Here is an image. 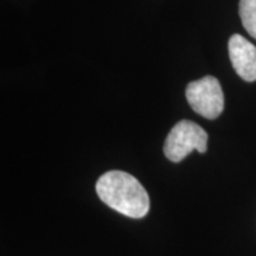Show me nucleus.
<instances>
[{"label": "nucleus", "instance_id": "nucleus-2", "mask_svg": "<svg viewBox=\"0 0 256 256\" xmlns=\"http://www.w3.org/2000/svg\"><path fill=\"white\" fill-rule=\"evenodd\" d=\"M208 148V133L200 124L188 120H182L170 130L165 140L164 153L174 162H182L192 151L206 153Z\"/></svg>", "mask_w": 256, "mask_h": 256}, {"label": "nucleus", "instance_id": "nucleus-5", "mask_svg": "<svg viewBox=\"0 0 256 256\" xmlns=\"http://www.w3.org/2000/svg\"><path fill=\"white\" fill-rule=\"evenodd\" d=\"M240 17L248 34L256 40V0H240Z\"/></svg>", "mask_w": 256, "mask_h": 256}, {"label": "nucleus", "instance_id": "nucleus-4", "mask_svg": "<svg viewBox=\"0 0 256 256\" xmlns=\"http://www.w3.org/2000/svg\"><path fill=\"white\" fill-rule=\"evenodd\" d=\"M229 57L240 78L256 81V46L241 34H232L228 43Z\"/></svg>", "mask_w": 256, "mask_h": 256}, {"label": "nucleus", "instance_id": "nucleus-3", "mask_svg": "<svg viewBox=\"0 0 256 256\" xmlns=\"http://www.w3.org/2000/svg\"><path fill=\"white\" fill-rule=\"evenodd\" d=\"M185 95L192 110L206 119H217L224 110L222 87L218 80L214 76H206L190 82Z\"/></svg>", "mask_w": 256, "mask_h": 256}, {"label": "nucleus", "instance_id": "nucleus-1", "mask_svg": "<svg viewBox=\"0 0 256 256\" xmlns=\"http://www.w3.org/2000/svg\"><path fill=\"white\" fill-rule=\"evenodd\" d=\"M96 194L104 204L130 218H142L150 210L148 194L127 172H106L96 183Z\"/></svg>", "mask_w": 256, "mask_h": 256}]
</instances>
